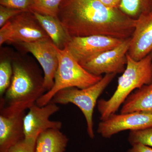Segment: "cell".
I'll list each match as a JSON object with an SVG mask.
<instances>
[{"label":"cell","instance_id":"6da1fadb","mask_svg":"<svg viewBox=\"0 0 152 152\" xmlns=\"http://www.w3.org/2000/svg\"><path fill=\"white\" fill-rule=\"evenodd\" d=\"M57 18L71 38L100 35L125 40L132 35L136 22L99 0H62Z\"/></svg>","mask_w":152,"mask_h":152},{"label":"cell","instance_id":"7a4b0ae2","mask_svg":"<svg viewBox=\"0 0 152 152\" xmlns=\"http://www.w3.org/2000/svg\"><path fill=\"white\" fill-rule=\"evenodd\" d=\"M11 84L0 99V115L10 116L26 112L47 92L44 78L18 63L12 65Z\"/></svg>","mask_w":152,"mask_h":152},{"label":"cell","instance_id":"3957f363","mask_svg":"<svg viewBox=\"0 0 152 152\" xmlns=\"http://www.w3.org/2000/svg\"><path fill=\"white\" fill-rule=\"evenodd\" d=\"M152 82V52L139 61L127 55V64L119 77L116 89L107 100H99L97 106L101 121L115 113L134 91Z\"/></svg>","mask_w":152,"mask_h":152},{"label":"cell","instance_id":"277c9868","mask_svg":"<svg viewBox=\"0 0 152 152\" xmlns=\"http://www.w3.org/2000/svg\"><path fill=\"white\" fill-rule=\"evenodd\" d=\"M58 54V65L51 89L44 94L36 102L40 107L50 103L61 90L71 87L85 88L96 83L102 76H96L86 70L73 57L66 46L60 49L55 45Z\"/></svg>","mask_w":152,"mask_h":152},{"label":"cell","instance_id":"5b68a950","mask_svg":"<svg viewBox=\"0 0 152 152\" xmlns=\"http://www.w3.org/2000/svg\"><path fill=\"white\" fill-rule=\"evenodd\" d=\"M116 74H106L99 81L95 84L85 88L71 87L61 90L54 96L51 102L58 104H74L81 111L87 124V131L91 139L94 138L93 114L98 99L111 83Z\"/></svg>","mask_w":152,"mask_h":152},{"label":"cell","instance_id":"8992f818","mask_svg":"<svg viewBox=\"0 0 152 152\" xmlns=\"http://www.w3.org/2000/svg\"><path fill=\"white\" fill-rule=\"evenodd\" d=\"M124 40L96 35L71 38L67 45L69 51L80 65L102 53L119 45Z\"/></svg>","mask_w":152,"mask_h":152},{"label":"cell","instance_id":"52a82bcc","mask_svg":"<svg viewBox=\"0 0 152 152\" xmlns=\"http://www.w3.org/2000/svg\"><path fill=\"white\" fill-rule=\"evenodd\" d=\"M130 40L131 37L125 39L118 46L102 53L81 65L90 73L96 76L123 73L126 66Z\"/></svg>","mask_w":152,"mask_h":152},{"label":"cell","instance_id":"ba28073f","mask_svg":"<svg viewBox=\"0 0 152 152\" xmlns=\"http://www.w3.org/2000/svg\"><path fill=\"white\" fill-rule=\"evenodd\" d=\"M152 127V114L141 112L115 113L101 121L97 132L105 138L126 130L138 131Z\"/></svg>","mask_w":152,"mask_h":152},{"label":"cell","instance_id":"9c48e42d","mask_svg":"<svg viewBox=\"0 0 152 152\" xmlns=\"http://www.w3.org/2000/svg\"><path fill=\"white\" fill-rule=\"evenodd\" d=\"M59 110L57 104L51 102L42 107L36 104L31 106L24 118L25 140L36 141L38 136L47 130L61 129L62 123L50 120V117Z\"/></svg>","mask_w":152,"mask_h":152},{"label":"cell","instance_id":"30bf717a","mask_svg":"<svg viewBox=\"0 0 152 152\" xmlns=\"http://www.w3.org/2000/svg\"><path fill=\"white\" fill-rule=\"evenodd\" d=\"M21 45L34 55L43 70L44 86L48 91L54 84L55 75L58 65V54L51 40L33 42H23Z\"/></svg>","mask_w":152,"mask_h":152},{"label":"cell","instance_id":"8fae6325","mask_svg":"<svg viewBox=\"0 0 152 152\" xmlns=\"http://www.w3.org/2000/svg\"><path fill=\"white\" fill-rule=\"evenodd\" d=\"M10 20L12 26L13 35L9 42L20 44L51 40L31 12H22Z\"/></svg>","mask_w":152,"mask_h":152},{"label":"cell","instance_id":"7c38bea8","mask_svg":"<svg viewBox=\"0 0 152 152\" xmlns=\"http://www.w3.org/2000/svg\"><path fill=\"white\" fill-rule=\"evenodd\" d=\"M152 52V11L145 13L136 19L131 37L128 55L139 61Z\"/></svg>","mask_w":152,"mask_h":152},{"label":"cell","instance_id":"4fadbf2b","mask_svg":"<svg viewBox=\"0 0 152 152\" xmlns=\"http://www.w3.org/2000/svg\"><path fill=\"white\" fill-rule=\"evenodd\" d=\"M26 112L10 116L0 115V152H6L25 139Z\"/></svg>","mask_w":152,"mask_h":152},{"label":"cell","instance_id":"5bb4252c","mask_svg":"<svg viewBox=\"0 0 152 152\" xmlns=\"http://www.w3.org/2000/svg\"><path fill=\"white\" fill-rule=\"evenodd\" d=\"M121 113L141 112L152 114V82L135 90L124 102Z\"/></svg>","mask_w":152,"mask_h":152},{"label":"cell","instance_id":"9a60e30c","mask_svg":"<svg viewBox=\"0 0 152 152\" xmlns=\"http://www.w3.org/2000/svg\"><path fill=\"white\" fill-rule=\"evenodd\" d=\"M69 141L58 129H49L37 139L35 152H65Z\"/></svg>","mask_w":152,"mask_h":152},{"label":"cell","instance_id":"2e32d148","mask_svg":"<svg viewBox=\"0 0 152 152\" xmlns=\"http://www.w3.org/2000/svg\"><path fill=\"white\" fill-rule=\"evenodd\" d=\"M53 44L60 49H64L71 39L56 17L44 15L32 12Z\"/></svg>","mask_w":152,"mask_h":152},{"label":"cell","instance_id":"e0dca14e","mask_svg":"<svg viewBox=\"0 0 152 152\" xmlns=\"http://www.w3.org/2000/svg\"><path fill=\"white\" fill-rule=\"evenodd\" d=\"M119 9L128 16L137 19L152 11V0H122Z\"/></svg>","mask_w":152,"mask_h":152},{"label":"cell","instance_id":"ac0fdd59","mask_svg":"<svg viewBox=\"0 0 152 152\" xmlns=\"http://www.w3.org/2000/svg\"><path fill=\"white\" fill-rule=\"evenodd\" d=\"M62 0H34L30 9L31 12L56 17Z\"/></svg>","mask_w":152,"mask_h":152},{"label":"cell","instance_id":"d6986e66","mask_svg":"<svg viewBox=\"0 0 152 152\" xmlns=\"http://www.w3.org/2000/svg\"><path fill=\"white\" fill-rule=\"evenodd\" d=\"M13 75L12 66L9 61L0 64V96H2L10 87Z\"/></svg>","mask_w":152,"mask_h":152},{"label":"cell","instance_id":"ffe728a7","mask_svg":"<svg viewBox=\"0 0 152 152\" xmlns=\"http://www.w3.org/2000/svg\"><path fill=\"white\" fill-rule=\"evenodd\" d=\"M128 141L132 145L140 143L152 147V127L141 130L130 131Z\"/></svg>","mask_w":152,"mask_h":152},{"label":"cell","instance_id":"44dd1931","mask_svg":"<svg viewBox=\"0 0 152 152\" xmlns=\"http://www.w3.org/2000/svg\"><path fill=\"white\" fill-rule=\"evenodd\" d=\"M34 2V0H0V4L7 7L30 12V8Z\"/></svg>","mask_w":152,"mask_h":152},{"label":"cell","instance_id":"7402d4cb","mask_svg":"<svg viewBox=\"0 0 152 152\" xmlns=\"http://www.w3.org/2000/svg\"><path fill=\"white\" fill-rule=\"evenodd\" d=\"M25 12L2 5L0 6V27L1 28L8 21L14 17Z\"/></svg>","mask_w":152,"mask_h":152},{"label":"cell","instance_id":"603a6c76","mask_svg":"<svg viewBox=\"0 0 152 152\" xmlns=\"http://www.w3.org/2000/svg\"><path fill=\"white\" fill-rule=\"evenodd\" d=\"M36 141L24 140L20 142L6 152H35Z\"/></svg>","mask_w":152,"mask_h":152},{"label":"cell","instance_id":"cb8c5ba5","mask_svg":"<svg viewBox=\"0 0 152 152\" xmlns=\"http://www.w3.org/2000/svg\"><path fill=\"white\" fill-rule=\"evenodd\" d=\"M13 35V28L10 20H9L0 29V45L4 43L9 42Z\"/></svg>","mask_w":152,"mask_h":152},{"label":"cell","instance_id":"d4e9b609","mask_svg":"<svg viewBox=\"0 0 152 152\" xmlns=\"http://www.w3.org/2000/svg\"><path fill=\"white\" fill-rule=\"evenodd\" d=\"M132 147L127 152H152V147L142 143H136L132 145Z\"/></svg>","mask_w":152,"mask_h":152},{"label":"cell","instance_id":"484cf974","mask_svg":"<svg viewBox=\"0 0 152 152\" xmlns=\"http://www.w3.org/2000/svg\"><path fill=\"white\" fill-rule=\"evenodd\" d=\"M103 4L109 8L119 9L122 0H99Z\"/></svg>","mask_w":152,"mask_h":152}]
</instances>
